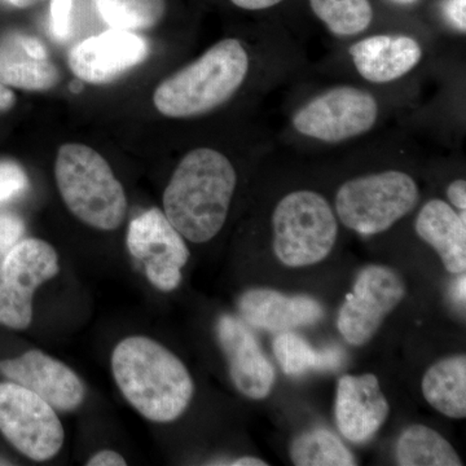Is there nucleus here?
<instances>
[{
	"mask_svg": "<svg viewBox=\"0 0 466 466\" xmlns=\"http://www.w3.org/2000/svg\"><path fill=\"white\" fill-rule=\"evenodd\" d=\"M112 372L126 400L149 421L173 422L191 404L195 383L188 370L148 337L119 342L112 355Z\"/></svg>",
	"mask_w": 466,
	"mask_h": 466,
	"instance_id": "1",
	"label": "nucleus"
},
{
	"mask_svg": "<svg viewBox=\"0 0 466 466\" xmlns=\"http://www.w3.org/2000/svg\"><path fill=\"white\" fill-rule=\"evenodd\" d=\"M236 182L235 168L225 155L216 149H193L165 189V216L187 240L210 241L225 226Z\"/></svg>",
	"mask_w": 466,
	"mask_h": 466,
	"instance_id": "2",
	"label": "nucleus"
},
{
	"mask_svg": "<svg viewBox=\"0 0 466 466\" xmlns=\"http://www.w3.org/2000/svg\"><path fill=\"white\" fill-rule=\"evenodd\" d=\"M249 70V56L238 39H225L158 85L153 103L171 118L205 115L231 99Z\"/></svg>",
	"mask_w": 466,
	"mask_h": 466,
	"instance_id": "3",
	"label": "nucleus"
},
{
	"mask_svg": "<svg viewBox=\"0 0 466 466\" xmlns=\"http://www.w3.org/2000/svg\"><path fill=\"white\" fill-rule=\"evenodd\" d=\"M55 177L67 208L86 225L113 231L127 211L124 187L108 162L84 144H66L58 149Z\"/></svg>",
	"mask_w": 466,
	"mask_h": 466,
	"instance_id": "4",
	"label": "nucleus"
},
{
	"mask_svg": "<svg viewBox=\"0 0 466 466\" xmlns=\"http://www.w3.org/2000/svg\"><path fill=\"white\" fill-rule=\"evenodd\" d=\"M275 256L288 267L317 265L332 251L339 233L336 216L323 196L291 192L272 214Z\"/></svg>",
	"mask_w": 466,
	"mask_h": 466,
	"instance_id": "5",
	"label": "nucleus"
},
{
	"mask_svg": "<svg viewBox=\"0 0 466 466\" xmlns=\"http://www.w3.org/2000/svg\"><path fill=\"white\" fill-rule=\"evenodd\" d=\"M419 187L406 173L390 170L355 177L336 195V208L343 225L363 236L388 231L416 208Z\"/></svg>",
	"mask_w": 466,
	"mask_h": 466,
	"instance_id": "6",
	"label": "nucleus"
},
{
	"mask_svg": "<svg viewBox=\"0 0 466 466\" xmlns=\"http://www.w3.org/2000/svg\"><path fill=\"white\" fill-rule=\"evenodd\" d=\"M0 433L34 461L54 459L66 438L56 410L35 392L11 381L0 383Z\"/></svg>",
	"mask_w": 466,
	"mask_h": 466,
	"instance_id": "7",
	"label": "nucleus"
},
{
	"mask_svg": "<svg viewBox=\"0 0 466 466\" xmlns=\"http://www.w3.org/2000/svg\"><path fill=\"white\" fill-rule=\"evenodd\" d=\"M56 250L39 238L18 241L0 260V324L26 329L35 290L58 274Z\"/></svg>",
	"mask_w": 466,
	"mask_h": 466,
	"instance_id": "8",
	"label": "nucleus"
},
{
	"mask_svg": "<svg viewBox=\"0 0 466 466\" xmlns=\"http://www.w3.org/2000/svg\"><path fill=\"white\" fill-rule=\"evenodd\" d=\"M377 116L379 106L372 95L343 86L302 106L293 116V127L320 142L341 143L370 131Z\"/></svg>",
	"mask_w": 466,
	"mask_h": 466,
	"instance_id": "9",
	"label": "nucleus"
},
{
	"mask_svg": "<svg viewBox=\"0 0 466 466\" xmlns=\"http://www.w3.org/2000/svg\"><path fill=\"white\" fill-rule=\"evenodd\" d=\"M406 293L407 287L400 274L389 267L367 266L359 272L351 293L339 309V333L350 345H366Z\"/></svg>",
	"mask_w": 466,
	"mask_h": 466,
	"instance_id": "10",
	"label": "nucleus"
},
{
	"mask_svg": "<svg viewBox=\"0 0 466 466\" xmlns=\"http://www.w3.org/2000/svg\"><path fill=\"white\" fill-rule=\"evenodd\" d=\"M127 248L135 259L144 263L147 279L158 290L173 291L182 283L189 250L183 236L158 208H150L130 223Z\"/></svg>",
	"mask_w": 466,
	"mask_h": 466,
	"instance_id": "11",
	"label": "nucleus"
},
{
	"mask_svg": "<svg viewBox=\"0 0 466 466\" xmlns=\"http://www.w3.org/2000/svg\"><path fill=\"white\" fill-rule=\"evenodd\" d=\"M149 56V43L135 32L112 29L79 42L70 51L69 67L76 78L106 85L140 66Z\"/></svg>",
	"mask_w": 466,
	"mask_h": 466,
	"instance_id": "12",
	"label": "nucleus"
},
{
	"mask_svg": "<svg viewBox=\"0 0 466 466\" xmlns=\"http://www.w3.org/2000/svg\"><path fill=\"white\" fill-rule=\"evenodd\" d=\"M0 373L9 381L35 392L55 410L70 412L85 400L86 389L76 372L41 350L0 361Z\"/></svg>",
	"mask_w": 466,
	"mask_h": 466,
	"instance_id": "13",
	"label": "nucleus"
},
{
	"mask_svg": "<svg viewBox=\"0 0 466 466\" xmlns=\"http://www.w3.org/2000/svg\"><path fill=\"white\" fill-rule=\"evenodd\" d=\"M216 330L236 389L250 400L268 397L275 383L274 366L248 325L232 315H222Z\"/></svg>",
	"mask_w": 466,
	"mask_h": 466,
	"instance_id": "14",
	"label": "nucleus"
},
{
	"mask_svg": "<svg viewBox=\"0 0 466 466\" xmlns=\"http://www.w3.org/2000/svg\"><path fill=\"white\" fill-rule=\"evenodd\" d=\"M390 412L375 375L343 376L337 386L334 416L339 433L351 443L372 440Z\"/></svg>",
	"mask_w": 466,
	"mask_h": 466,
	"instance_id": "15",
	"label": "nucleus"
},
{
	"mask_svg": "<svg viewBox=\"0 0 466 466\" xmlns=\"http://www.w3.org/2000/svg\"><path fill=\"white\" fill-rule=\"evenodd\" d=\"M238 309L245 324L268 332H289L317 324L324 318L323 306L312 297L288 296L267 288L245 291Z\"/></svg>",
	"mask_w": 466,
	"mask_h": 466,
	"instance_id": "16",
	"label": "nucleus"
},
{
	"mask_svg": "<svg viewBox=\"0 0 466 466\" xmlns=\"http://www.w3.org/2000/svg\"><path fill=\"white\" fill-rule=\"evenodd\" d=\"M60 81L47 47L36 36L8 33L0 38V82L25 91H47Z\"/></svg>",
	"mask_w": 466,
	"mask_h": 466,
	"instance_id": "17",
	"label": "nucleus"
},
{
	"mask_svg": "<svg viewBox=\"0 0 466 466\" xmlns=\"http://www.w3.org/2000/svg\"><path fill=\"white\" fill-rule=\"evenodd\" d=\"M360 76L373 84H388L406 76L421 61V46L410 36L375 35L350 47Z\"/></svg>",
	"mask_w": 466,
	"mask_h": 466,
	"instance_id": "18",
	"label": "nucleus"
},
{
	"mask_svg": "<svg viewBox=\"0 0 466 466\" xmlns=\"http://www.w3.org/2000/svg\"><path fill=\"white\" fill-rule=\"evenodd\" d=\"M416 232L434 248L450 274H465V211L458 214L441 200L426 202L417 217Z\"/></svg>",
	"mask_w": 466,
	"mask_h": 466,
	"instance_id": "19",
	"label": "nucleus"
},
{
	"mask_svg": "<svg viewBox=\"0 0 466 466\" xmlns=\"http://www.w3.org/2000/svg\"><path fill=\"white\" fill-rule=\"evenodd\" d=\"M426 401L451 419L466 417V358L441 359L426 370L422 379Z\"/></svg>",
	"mask_w": 466,
	"mask_h": 466,
	"instance_id": "20",
	"label": "nucleus"
},
{
	"mask_svg": "<svg viewBox=\"0 0 466 466\" xmlns=\"http://www.w3.org/2000/svg\"><path fill=\"white\" fill-rule=\"evenodd\" d=\"M272 346L279 366L289 377H299L311 370H337L345 361V352L339 346L315 349L291 330L276 336Z\"/></svg>",
	"mask_w": 466,
	"mask_h": 466,
	"instance_id": "21",
	"label": "nucleus"
},
{
	"mask_svg": "<svg viewBox=\"0 0 466 466\" xmlns=\"http://www.w3.org/2000/svg\"><path fill=\"white\" fill-rule=\"evenodd\" d=\"M400 466H461L455 449L440 433L424 425H412L400 434L395 449Z\"/></svg>",
	"mask_w": 466,
	"mask_h": 466,
	"instance_id": "22",
	"label": "nucleus"
},
{
	"mask_svg": "<svg viewBox=\"0 0 466 466\" xmlns=\"http://www.w3.org/2000/svg\"><path fill=\"white\" fill-rule=\"evenodd\" d=\"M290 459L297 466H354L355 456L327 429H312L290 444Z\"/></svg>",
	"mask_w": 466,
	"mask_h": 466,
	"instance_id": "23",
	"label": "nucleus"
},
{
	"mask_svg": "<svg viewBox=\"0 0 466 466\" xmlns=\"http://www.w3.org/2000/svg\"><path fill=\"white\" fill-rule=\"evenodd\" d=\"M101 18L112 29L139 32L157 25L167 0H94Z\"/></svg>",
	"mask_w": 466,
	"mask_h": 466,
	"instance_id": "24",
	"label": "nucleus"
},
{
	"mask_svg": "<svg viewBox=\"0 0 466 466\" xmlns=\"http://www.w3.org/2000/svg\"><path fill=\"white\" fill-rule=\"evenodd\" d=\"M312 11L339 36H352L370 27L373 9L368 0H309Z\"/></svg>",
	"mask_w": 466,
	"mask_h": 466,
	"instance_id": "25",
	"label": "nucleus"
},
{
	"mask_svg": "<svg viewBox=\"0 0 466 466\" xmlns=\"http://www.w3.org/2000/svg\"><path fill=\"white\" fill-rule=\"evenodd\" d=\"M29 186V177L21 165L11 159H0V207L25 195Z\"/></svg>",
	"mask_w": 466,
	"mask_h": 466,
	"instance_id": "26",
	"label": "nucleus"
},
{
	"mask_svg": "<svg viewBox=\"0 0 466 466\" xmlns=\"http://www.w3.org/2000/svg\"><path fill=\"white\" fill-rule=\"evenodd\" d=\"M25 232L23 219L16 214L0 213V260L17 244Z\"/></svg>",
	"mask_w": 466,
	"mask_h": 466,
	"instance_id": "27",
	"label": "nucleus"
},
{
	"mask_svg": "<svg viewBox=\"0 0 466 466\" xmlns=\"http://www.w3.org/2000/svg\"><path fill=\"white\" fill-rule=\"evenodd\" d=\"M72 5V0H52L51 2V32L57 41H66L69 36Z\"/></svg>",
	"mask_w": 466,
	"mask_h": 466,
	"instance_id": "28",
	"label": "nucleus"
},
{
	"mask_svg": "<svg viewBox=\"0 0 466 466\" xmlns=\"http://www.w3.org/2000/svg\"><path fill=\"white\" fill-rule=\"evenodd\" d=\"M444 16L460 32H466V0H444Z\"/></svg>",
	"mask_w": 466,
	"mask_h": 466,
	"instance_id": "29",
	"label": "nucleus"
},
{
	"mask_svg": "<svg viewBox=\"0 0 466 466\" xmlns=\"http://www.w3.org/2000/svg\"><path fill=\"white\" fill-rule=\"evenodd\" d=\"M127 464L124 456L112 450H104L95 453L87 461L88 466H125Z\"/></svg>",
	"mask_w": 466,
	"mask_h": 466,
	"instance_id": "30",
	"label": "nucleus"
},
{
	"mask_svg": "<svg viewBox=\"0 0 466 466\" xmlns=\"http://www.w3.org/2000/svg\"><path fill=\"white\" fill-rule=\"evenodd\" d=\"M447 196L459 210H466V182L464 179H458L451 183L447 189Z\"/></svg>",
	"mask_w": 466,
	"mask_h": 466,
	"instance_id": "31",
	"label": "nucleus"
},
{
	"mask_svg": "<svg viewBox=\"0 0 466 466\" xmlns=\"http://www.w3.org/2000/svg\"><path fill=\"white\" fill-rule=\"evenodd\" d=\"M231 2L242 9L259 11V9L274 7V5H279L283 0H231Z\"/></svg>",
	"mask_w": 466,
	"mask_h": 466,
	"instance_id": "32",
	"label": "nucleus"
},
{
	"mask_svg": "<svg viewBox=\"0 0 466 466\" xmlns=\"http://www.w3.org/2000/svg\"><path fill=\"white\" fill-rule=\"evenodd\" d=\"M15 103H16V96L14 92L0 82V112H7L14 108Z\"/></svg>",
	"mask_w": 466,
	"mask_h": 466,
	"instance_id": "33",
	"label": "nucleus"
},
{
	"mask_svg": "<svg viewBox=\"0 0 466 466\" xmlns=\"http://www.w3.org/2000/svg\"><path fill=\"white\" fill-rule=\"evenodd\" d=\"M228 465L232 466H267V462L263 460L257 458H250V456H244V458H238L232 460L228 462Z\"/></svg>",
	"mask_w": 466,
	"mask_h": 466,
	"instance_id": "34",
	"label": "nucleus"
},
{
	"mask_svg": "<svg viewBox=\"0 0 466 466\" xmlns=\"http://www.w3.org/2000/svg\"><path fill=\"white\" fill-rule=\"evenodd\" d=\"M8 3H11L12 5L17 8H27L32 7V5H38L42 0H7Z\"/></svg>",
	"mask_w": 466,
	"mask_h": 466,
	"instance_id": "35",
	"label": "nucleus"
},
{
	"mask_svg": "<svg viewBox=\"0 0 466 466\" xmlns=\"http://www.w3.org/2000/svg\"><path fill=\"white\" fill-rule=\"evenodd\" d=\"M456 296H458L459 300H462V303L465 302V275H460L458 285H456Z\"/></svg>",
	"mask_w": 466,
	"mask_h": 466,
	"instance_id": "36",
	"label": "nucleus"
},
{
	"mask_svg": "<svg viewBox=\"0 0 466 466\" xmlns=\"http://www.w3.org/2000/svg\"><path fill=\"white\" fill-rule=\"evenodd\" d=\"M392 2L398 3V5H415L419 0H392Z\"/></svg>",
	"mask_w": 466,
	"mask_h": 466,
	"instance_id": "37",
	"label": "nucleus"
}]
</instances>
